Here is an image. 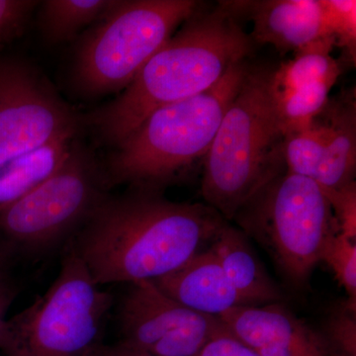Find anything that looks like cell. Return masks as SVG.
Masks as SVG:
<instances>
[{
    "label": "cell",
    "mask_w": 356,
    "mask_h": 356,
    "mask_svg": "<svg viewBox=\"0 0 356 356\" xmlns=\"http://www.w3.org/2000/svg\"><path fill=\"white\" fill-rule=\"evenodd\" d=\"M16 290L13 286L8 277L0 280V348L6 337L7 324V312L15 297Z\"/></svg>",
    "instance_id": "obj_27"
},
{
    "label": "cell",
    "mask_w": 356,
    "mask_h": 356,
    "mask_svg": "<svg viewBox=\"0 0 356 356\" xmlns=\"http://www.w3.org/2000/svg\"><path fill=\"white\" fill-rule=\"evenodd\" d=\"M193 356H261L247 344L232 336L228 330L210 339Z\"/></svg>",
    "instance_id": "obj_26"
},
{
    "label": "cell",
    "mask_w": 356,
    "mask_h": 356,
    "mask_svg": "<svg viewBox=\"0 0 356 356\" xmlns=\"http://www.w3.org/2000/svg\"><path fill=\"white\" fill-rule=\"evenodd\" d=\"M115 0H46L40 2L39 28L50 44H60L76 37L83 28L98 22Z\"/></svg>",
    "instance_id": "obj_18"
},
{
    "label": "cell",
    "mask_w": 356,
    "mask_h": 356,
    "mask_svg": "<svg viewBox=\"0 0 356 356\" xmlns=\"http://www.w3.org/2000/svg\"><path fill=\"white\" fill-rule=\"evenodd\" d=\"M327 129L321 113L306 127L283 134V159L288 172L315 181L322 165Z\"/></svg>",
    "instance_id": "obj_19"
},
{
    "label": "cell",
    "mask_w": 356,
    "mask_h": 356,
    "mask_svg": "<svg viewBox=\"0 0 356 356\" xmlns=\"http://www.w3.org/2000/svg\"><path fill=\"white\" fill-rule=\"evenodd\" d=\"M322 261L331 267L348 293V301L356 305V241L339 234L325 248Z\"/></svg>",
    "instance_id": "obj_23"
},
{
    "label": "cell",
    "mask_w": 356,
    "mask_h": 356,
    "mask_svg": "<svg viewBox=\"0 0 356 356\" xmlns=\"http://www.w3.org/2000/svg\"><path fill=\"white\" fill-rule=\"evenodd\" d=\"M273 72L250 65L203 159L201 194L228 222L262 186L286 170Z\"/></svg>",
    "instance_id": "obj_4"
},
{
    "label": "cell",
    "mask_w": 356,
    "mask_h": 356,
    "mask_svg": "<svg viewBox=\"0 0 356 356\" xmlns=\"http://www.w3.org/2000/svg\"><path fill=\"white\" fill-rule=\"evenodd\" d=\"M327 129L324 158L315 181L337 189L355 181L356 173V100L355 88L330 98L321 112Z\"/></svg>",
    "instance_id": "obj_15"
},
{
    "label": "cell",
    "mask_w": 356,
    "mask_h": 356,
    "mask_svg": "<svg viewBox=\"0 0 356 356\" xmlns=\"http://www.w3.org/2000/svg\"><path fill=\"white\" fill-rule=\"evenodd\" d=\"M40 1L0 0V44L19 36Z\"/></svg>",
    "instance_id": "obj_25"
},
{
    "label": "cell",
    "mask_w": 356,
    "mask_h": 356,
    "mask_svg": "<svg viewBox=\"0 0 356 356\" xmlns=\"http://www.w3.org/2000/svg\"><path fill=\"white\" fill-rule=\"evenodd\" d=\"M250 65L247 60L236 63L208 90L147 116L103 166L110 188L123 184L163 193L182 179L209 151Z\"/></svg>",
    "instance_id": "obj_3"
},
{
    "label": "cell",
    "mask_w": 356,
    "mask_h": 356,
    "mask_svg": "<svg viewBox=\"0 0 356 356\" xmlns=\"http://www.w3.org/2000/svg\"><path fill=\"white\" fill-rule=\"evenodd\" d=\"M332 212L339 224L341 234L356 241V182L341 188L325 189Z\"/></svg>",
    "instance_id": "obj_24"
},
{
    "label": "cell",
    "mask_w": 356,
    "mask_h": 356,
    "mask_svg": "<svg viewBox=\"0 0 356 356\" xmlns=\"http://www.w3.org/2000/svg\"><path fill=\"white\" fill-rule=\"evenodd\" d=\"M202 6L120 95L86 118L103 143L117 146L156 110L208 90L231 65L252 56L254 41L238 18L221 1L211 10Z\"/></svg>",
    "instance_id": "obj_2"
},
{
    "label": "cell",
    "mask_w": 356,
    "mask_h": 356,
    "mask_svg": "<svg viewBox=\"0 0 356 356\" xmlns=\"http://www.w3.org/2000/svg\"><path fill=\"white\" fill-rule=\"evenodd\" d=\"M325 29L343 51L341 63L355 67L356 62V1L355 0H321Z\"/></svg>",
    "instance_id": "obj_21"
},
{
    "label": "cell",
    "mask_w": 356,
    "mask_h": 356,
    "mask_svg": "<svg viewBox=\"0 0 356 356\" xmlns=\"http://www.w3.org/2000/svg\"><path fill=\"white\" fill-rule=\"evenodd\" d=\"M10 254V250L6 245H0V280L7 277L6 269Z\"/></svg>",
    "instance_id": "obj_29"
},
{
    "label": "cell",
    "mask_w": 356,
    "mask_h": 356,
    "mask_svg": "<svg viewBox=\"0 0 356 356\" xmlns=\"http://www.w3.org/2000/svg\"><path fill=\"white\" fill-rule=\"evenodd\" d=\"M318 331L332 356H356V305L348 299L337 303Z\"/></svg>",
    "instance_id": "obj_22"
},
{
    "label": "cell",
    "mask_w": 356,
    "mask_h": 356,
    "mask_svg": "<svg viewBox=\"0 0 356 356\" xmlns=\"http://www.w3.org/2000/svg\"><path fill=\"white\" fill-rule=\"evenodd\" d=\"M332 86L330 83H316L284 95H273L282 133L308 126L325 108Z\"/></svg>",
    "instance_id": "obj_20"
},
{
    "label": "cell",
    "mask_w": 356,
    "mask_h": 356,
    "mask_svg": "<svg viewBox=\"0 0 356 356\" xmlns=\"http://www.w3.org/2000/svg\"><path fill=\"white\" fill-rule=\"evenodd\" d=\"M119 343L153 356H193L226 330L214 316L189 310L154 281L130 284L118 312Z\"/></svg>",
    "instance_id": "obj_10"
},
{
    "label": "cell",
    "mask_w": 356,
    "mask_h": 356,
    "mask_svg": "<svg viewBox=\"0 0 356 356\" xmlns=\"http://www.w3.org/2000/svg\"><path fill=\"white\" fill-rule=\"evenodd\" d=\"M64 248L53 284L7 320L0 348L6 356H84L102 344L113 297L95 284L74 248Z\"/></svg>",
    "instance_id": "obj_7"
},
{
    "label": "cell",
    "mask_w": 356,
    "mask_h": 356,
    "mask_svg": "<svg viewBox=\"0 0 356 356\" xmlns=\"http://www.w3.org/2000/svg\"><path fill=\"white\" fill-rule=\"evenodd\" d=\"M103 356H153L149 353H144L133 348H128L120 343L114 346H103Z\"/></svg>",
    "instance_id": "obj_28"
},
{
    "label": "cell",
    "mask_w": 356,
    "mask_h": 356,
    "mask_svg": "<svg viewBox=\"0 0 356 356\" xmlns=\"http://www.w3.org/2000/svg\"><path fill=\"white\" fill-rule=\"evenodd\" d=\"M81 122L39 70L0 58V163L79 133Z\"/></svg>",
    "instance_id": "obj_9"
},
{
    "label": "cell",
    "mask_w": 356,
    "mask_h": 356,
    "mask_svg": "<svg viewBox=\"0 0 356 356\" xmlns=\"http://www.w3.org/2000/svg\"><path fill=\"white\" fill-rule=\"evenodd\" d=\"M79 133L55 140L0 163V209L24 197L64 163Z\"/></svg>",
    "instance_id": "obj_16"
},
{
    "label": "cell",
    "mask_w": 356,
    "mask_h": 356,
    "mask_svg": "<svg viewBox=\"0 0 356 356\" xmlns=\"http://www.w3.org/2000/svg\"><path fill=\"white\" fill-rule=\"evenodd\" d=\"M154 282L170 298L204 315L220 317L229 309L247 305L229 282L210 245Z\"/></svg>",
    "instance_id": "obj_13"
},
{
    "label": "cell",
    "mask_w": 356,
    "mask_h": 356,
    "mask_svg": "<svg viewBox=\"0 0 356 356\" xmlns=\"http://www.w3.org/2000/svg\"><path fill=\"white\" fill-rule=\"evenodd\" d=\"M202 2L117 0L74 51L72 79L88 96L123 91Z\"/></svg>",
    "instance_id": "obj_6"
},
{
    "label": "cell",
    "mask_w": 356,
    "mask_h": 356,
    "mask_svg": "<svg viewBox=\"0 0 356 356\" xmlns=\"http://www.w3.org/2000/svg\"><path fill=\"white\" fill-rule=\"evenodd\" d=\"M232 221L268 252L288 284L298 290L306 289L325 248L341 234L322 187L287 170L248 199Z\"/></svg>",
    "instance_id": "obj_5"
},
{
    "label": "cell",
    "mask_w": 356,
    "mask_h": 356,
    "mask_svg": "<svg viewBox=\"0 0 356 356\" xmlns=\"http://www.w3.org/2000/svg\"><path fill=\"white\" fill-rule=\"evenodd\" d=\"M222 270L247 305L281 303L284 293L267 273L248 236L227 222L210 245Z\"/></svg>",
    "instance_id": "obj_14"
},
{
    "label": "cell",
    "mask_w": 356,
    "mask_h": 356,
    "mask_svg": "<svg viewBox=\"0 0 356 356\" xmlns=\"http://www.w3.org/2000/svg\"><path fill=\"white\" fill-rule=\"evenodd\" d=\"M334 47V38L325 37L295 51L292 60L273 69V95H284L316 83L334 86L344 67L341 60L332 56Z\"/></svg>",
    "instance_id": "obj_17"
},
{
    "label": "cell",
    "mask_w": 356,
    "mask_h": 356,
    "mask_svg": "<svg viewBox=\"0 0 356 356\" xmlns=\"http://www.w3.org/2000/svg\"><path fill=\"white\" fill-rule=\"evenodd\" d=\"M218 318L261 356H332L320 332L284 304L238 306Z\"/></svg>",
    "instance_id": "obj_11"
},
{
    "label": "cell",
    "mask_w": 356,
    "mask_h": 356,
    "mask_svg": "<svg viewBox=\"0 0 356 356\" xmlns=\"http://www.w3.org/2000/svg\"><path fill=\"white\" fill-rule=\"evenodd\" d=\"M103 346L104 344H99V346H96V348L89 351L84 356H103Z\"/></svg>",
    "instance_id": "obj_30"
},
{
    "label": "cell",
    "mask_w": 356,
    "mask_h": 356,
    "mask_svg": "<svg viewBox=\"0 0 356 356\" xmlns=\"http://www.w3.org/2000/svg\"><path fill=\"white\" fill-rule=\"evenodd\" d=\"M238 20L254 24V43L270 44L281 56L330 37L321 0L221 1Z\"/></svg>",
    "instance_id": "obj_12"
},
{
    "label": "cell",
    "mask_w": 356,
    "mask_h": 356,
    "mask_svg": "<svg viewBox=\"0 0 356 356\" xmlns=\"http://www.w3.org/2000/svg\"><path fill=\"white\" fill-rule=\"evenodd\" d=\"M104 168L77 139L64 163L24 197L0 209L10 252L41 255L67 245L108 195Z\"/></svg>",
    "instance_id": "obj_8"
},
{
    "label": "cell",
    "mask_w": 356,
    "mask_h": 356,
    "mask_svg": "<svg viewBox=\"0 0 356 356\" xmlns=\"http://www.w3.org/2000/svg\"><path fill=\"white\" fill-rule=\"evenodd\" d=\"M228 221L205 203L128 189L108 195L69 243L98 286L154 281L207 248Z\"/></svg>",
    "instance_id": "obj_1"
}]
</instances>
